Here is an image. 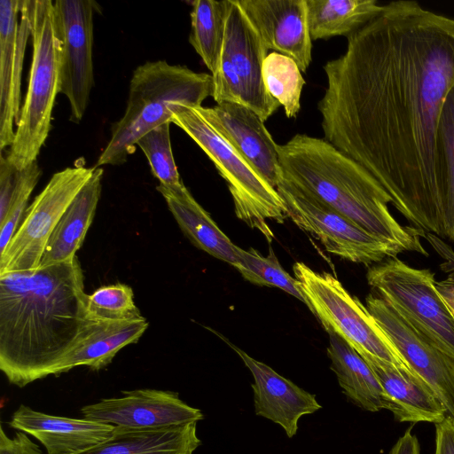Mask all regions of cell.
Masks as SVG:
<instances>
[{
	"mask_svg": "<svg viewBox=\"0 0 454 454\" xmlns=\"http://www.w3.org/2000/svg\"><path fill=\"white\" fill-rule=\"evenodd\" d=\"M327 61L325 140L366 168L413 226L444 239L436 131L454 85V18L397 0Z\"/></svg>",
	"mask_w": 454,
	"mask_h": 454,
	"instance_id": "cell-1",
	"label": "cell"
},
{
	"mask_svg": "<svg viewBox=\"0 0 454 454\" xmlns=\"http://www.w3.org/2000/svg\"><path fill=\"white\" fill-rule=\"evenodd\" d=\"M86 297L77 256L0 274V370L11 384L52 375L90 321Z\"/></svg>",
	"mask_w": 454,
	"mask_h": 454,
	"instance_id": "cell-2",
	"label": "cell"
},
{
	"mask_svg": "<svg viewBox=\"0 0 454 454\" xmlns=\"http://www.w3.org/2000/svg\"><path fill=\"white\" fill-rule=\"evenodd\" d=\"M282 178L309 192L403 253L428 255L425 232L403 226L391 214V197L362 165L326 140L297 134L278 145Z\"/></svg>",
	"mask_w": 454,
	"mask_h": 454,
	"instance_id": "cell-3",
	"label": "cell"
},
{
	"mask_svg": "<svg viewBox=\"0 0 454 454\" xmlns=\"http://www.w3.org/2000/svg\"><path fill=\"white\" fill-rule=\"evenodd\" d=\"M213 92L212 74L166 60L138 66L130 79L124 114L112 126L111 137L94 167L125 163L145 133L170 121L173 112L182 106H201Z\"/></svg>",
	"mask_w": 454,
	"mask_h": 454,
	"instance_id": "cell-4",
	"label": "cell"
},
{
	"mask_svg": "<svg viewBox=\"0 0 454 454\" xmlns=\"http://www.w3.org/2000/svg\"><path fill=\"white\" fill-rule=\"evenodd\" d=\"M30 16L33 51L28 85L5 156L18 170L36 160L51 130L52 109L60 92L61 40L54 2L31 1Z\"/></svg>",
	"mask_w": 454,
	"mask_h": 454,
	"instance_id": "cell-5",
	"label": "cell"
},
{
	"mask_svg": "<svg viewBox=\"0 0 454 454\" xmlns=\"http://www.w3.org/2000/svg\"><path fill=\"white\" fill-rule=\"evenodd\" d=\"M170 121L183 129L213 161L226 181L235 214L270 243L274 234L267 220L283 223L287 211L276 188L267 183L247 161L198 113L182 106Z\"/></svg>",
	"mask_w": 454,
	"mask_h": 454,
	"instance_id": "cell-6",
	"label": "cell"
},
{
	"mask_svg": "<svg viewBox=\"0 0 454 454\" xmlns=\"http://www.w3.org/2000/svg\"><path fill=\"white\" fill-rule=\"evenodd\" d=\"M293 270L309 309L326 332L339 335L358 354L372 355L417 377L367 308L335 277L316 272L303 262H295Z\"/></svg>",
	"mask_w": 454,
	"mask_h": 454,
	"instance_id": "cell-7",
	"label": "cell"
},
{
	"mask_svg": "<svg viewBox=\"0 0 454 454\" xmlns=\"http://www.w3.org/2000/svg\"><path fill=\"white\" fill-rule=\"evenodd\" d=\"M366 278L377 296L454 360V317L430 270L413 268L395 256L371 267Z\"/></svg>",
	"mask_w": 454,
	"mask_h": 454,
	"instance_id": "cell-8",
	"label": "cell"
},
{
	"mask_svg": "<svg viewBox=\"0 0 454 454\" xmlns=\"http://www.w3.org/2000/svg\"><path fill=\"white\" fill-rule=\"evenodd\" d=\"M268 49L237 0H229L225 35L213 98L243 105L267 121L280 104L267 91L262 66Z\"/></svg>",
	"mask_w": 454,
	"mask_h": 454,
	"instance_id": "cell-9",
	"label": "cell"
},
{
	"mask_svg": "<svg viewBox=\"0 0 454 454\" xmlns=\"http://www.w3.org/2000/svg\"><path fill=\"white\" fill-rule=\"evenodd\" d=\"M276 189L285 202L287 216L319 239L327 252L365 265L403 253L288 181L282 178Z\"/></svg>",
	"mask_w": 454,
	"mask_h": 454,
	"instance_id": "cell-10",
	"label": "cell"
},
{
	"mask_svg": "<svg viewBox=\"0 0 454 454\" xmlns=\"http://www.w3.org/2000/svg\"><path fill=\"white\" fill-rule=\"evenodd\" d=\"M94 169L76 164L52 175L27 208L19 228L0 254V274L40 268L52 231Z\"/></svg>",
	"mask_w": 454,
	"mask_h": 454,
	"instance_id": "cell-11",
	"label": "cell"
},
{
	"mask_svg": "<svg viewBox=\"0 0 454 454\" xmlns=\"http://www.w3.org/2000/svg\"><path fill=\"white\" fill-rule=\"evenodd\" d=\"M61 40L60 93L68 99L70 121L79 123L94 84L93 17L98 5L91 0L54 1Z\"/></svg>",
	"mask_w": 454,
	"mask_h": 454,
	"instance_id": "cell-12",
	"label": "cell"
},
{
	"mask_svg": "<svg viewBox=\"0 0 454 454\" xmlns=\"http://www.w3.org/2000/svg\"><path fill=\"white\" fill-rule=\"evenodd\" d=\"M366 308L390 338L411 372L423 380L454 419V360L418 333L384 300L370 294Z\"/></svg>",
	"mask_w": 454,
	"mask_h": 454,
	"instance_id": "cell-13",
	"label": "cell"
},
{
	"mask_svg": "<svg viewBox=\"0 0 454 454\" xmlns=\"http://www.w3.org/2000/svg\"><path fill=\"white\" fill-rule=\"evenodd\" d=\"M85 419L130 429H160L197 423L200 410L182 401L178 394L159 389L123 391L81 408Z\"/></svg>",
	"mask_w": 454,
	"mask_h": 454,
	"instance_id": "cell-14",
	"label": "cell"
},
{
	"mask_svg": "<svg viewBox=\"0 0 454 454\" xmlns=\"http://www.w3.org/2000/svg\"><path fill=\"white\" fill-rule=\"evenodd\" d=\"M31 1L0 2V149L11 146L20 114V82L31 35Z\"/></svg>",
	"mask_w": 454,
	"mask_h": 454,
	"instance_id": "cell-15",
	"label": "cell"
},
{
	"mask_svg": "<svg viewBox=\"0 0 454 454\" xmlns=\"http://www.w3.org/2000/svg\"><path fill=\"white\" fill-rule=\"evenodd\" d=\"M195 108L267 183L277 188L282 180L278 145L256 113L227 101Z\"/></svg>",
	"mask_w": 454,
	"mask_h": 454,
	"instance_id": "cell-16",
	"label": "cell"
},
{
	"mask_svg": "<svg viewBox=\"0 0 454 454\" xmlns=\"http://www.w3.org/2000/svg\"><path fill=\"white\" fill-rule=\"evenodd\" d=\"M269 50L293 59L301 72L311 62L307 0H237Z\"/></svg>",
	"mask_w": 454,
	"mask_h": 454,
	"instance_id": "cell-17",
	"label": "cell"
},
{
	"mask_svg": "<svg viewBox=\"0 0 454 454\" xmlns=\"http://www.w3.org/2000/svg\"><path fill=\"white\" fill-rule=\"evenodd\" d=\"M229 345L240 356L254 377L251 387L255 414L282 427L289 438L294 436L299 419L321 409L316 396L239 348L231 343Z\"/></svg>",
	"mask_w": 454,
	"mask_h": 454,
	"instance_id": "cell-18",
	"label": "cell"
},
{
	"mask_svg": "<svg viewBox=\"0 0 454 454\" xmlns=\"http://www.w3.org/2000/svg\"><path fill=\"white\" fill-rule=\"evenodd\" d=\"M9 426L38 440L47 454H82L108 439L114 426L90 420L54 416L20 404Z\"/></svg>",
	"mask_w": 454,
	"mask_h": 454,
	"instance_id": "cell-19",
	"label": "cell"
},
{
	"mask_svg": "<svg viewBox=\"0 0 454 454\" xmlns=\"http://www.w3.org/2000/svg\"><path fill=\"white\" fill-rule=\"evenodd\" d=\"M378 379L386 400V409L399 422L439 424L447 410L432 389L419 378L369 354H359Z\"/></svg>",
	"mask_w": 454,
	"mask_h": 454,
	"instance_id": "cell-20",
	"label": "cell"
},
{
	"mask_svg": "<svg viewBox=\"0 0 454 454\" xmlns=\"http://www.w3.org/2000/svg\"><path fill=\"white\" fill-rule=\"evenodd\" d=\"M148 326L143 316L121 321L90 319L74 348L58 364L52 375L82 365L93 371L106 367L121 348L137 342Z\"/></svg>",
	"mask_w": 454,
	"mask_h": 454,
	"instance_id": "cell-21",
	"label": "cell"
},
{
	"mask_svg": "<svg viewBox=\"0 0 454 454\" xmlns=\"http://www.w3.org/2000/svg\"><path fill=\"white\" fill-rule=\"evenodd\" d=\"M103 174L101 168H95L90 180L62 215L48 240L40 267L67 262L76 256L94 219Z\"/></svg>",
	"mask_w": 454,
	"mask_h": 454,
	"instance_id": "cell-22",
	"label": "cell"
},
{
	"mask_svg": "<svg viewBox=\"0 0 454 454\" xmlns=\"http://www.w3.org/2000/svg\"><path fill=\"white\" fill-rule=\"evenodd\" d=\"M157 190L180 229L194 246L233 267L237 264L239 247L221 231L184 185L169 188L159 184Z\"/></svg>",
	"mask_w": 454,
	"mask_h": 454,
	"instance_id": "cell-23",
	"label": "cell"
},
{
	"mask_svg": "<svg viewBox=\"0 0 454 454\" xmlns=\"http://www.w3.org/2000/svg\"><path fill=\"white\" fill-rule=\"evenodd\" d=\"M196 424L160 429L114 427L108 439L82 454H192L201 444Z\"/></svg>",
	"mask_w": 454,
	"mask_h": 454,
	"instance_id": "cell-24",
	"label": "cell"
},
{
	"mask_svg": "<svg viewBox=\"0 0 454 454\" xmlns=\"http://www.w3.org/2000/svg\"><path fill=\"white\" fill-rule=\"evenodd\" d=\"M327 333V356L331 360V369L345 395L367 411L386 409L383 389L366 361L339 335Z\"/></svg>",
	"mask_w": 454,
	"mask_h": 454,
	"instance_id": "cell-25",
	"label": "cell"
},
{
	"mask_svg": "<svg viewBox=\"0 0 454 454\" xmlns=\"http://www.w3.org/2000/svg\"><path fill=\"white\" fill-rule=\"evenodd\" d=\"M383 6L377 0H307L310 37L348 36L378 16Z\"/></svg>",
	"mask_w": 454,
	"mask_h": 454,
	"instance_id": "cell-26",
	"label": "cell"
},
{
	"mask_svg": "<svg viewBox=\"0 0 454 454\" xmlns=\"http://www.w3.org/2000/svg\"><path fill=\"white\" fill-rule=\"evenodd\" d=\"M192 4L189 42L213 75L223 46L229 0H195Z\"/></svg>",
	"mask_w": 454,
	"mask_h": 454,
	"instance_id": "cell-27",
	"label": "cell"
},
{
	"mask_svg": "<svg viewBox=\"0 0 454 454\" xmlns=\"http://www.w3.org/2000/svg\"><path fill=\"white\" fill-rule=\"evenodd\" d=\"M436 154L444 239L454 241V85L441 109L436 131Z\"/></svg>",
	"mask_w": 454,
	"mask_h": 454,
	"instance_id": "cell-28",
	"label": "cell"
},
{
	"mask_svg": "<svg viewBox=\"0 0 454 454\" xmlns=\"http://www.w3.org/2000/svg\"><path fill=\"white\" fill-rule=\"evenodd\" d=\"M262 78L268 93L283 106L286 117H296L305 84L297 63L290 57L270 52L263 62Z\"/></svg>",
	"mask_w": 454,
	"mask_h": 454,
	"instance_id": "cell-29",
	"label": "cell"
},
{
	"mask_svg": "<svg viewBox=\"0 0 454 454\" xmlns=\"http://www.w3.org/2000/svg\"><path fill=\"white\" fill-rule=\"evenodd\" d=\"M237 254L238 262L234 267L246 280L261 286L278 287L308 306L299 282L282 268L270 247L267 256L254 248L243 250L240 247Z\"/></svg>",
	"mask_w": 454,
	"mask_h": 454,
	"instance_id": "cell-30",
	"label": "cell"
},
{
	"mask_svg": "<svg viewBox=\"0 0 454 454\" xmlns=\"http://www.w3.org/2000/svg\"><path fill=\"white\" fill-rule=\"evenodd\" d=\"M170 123L167 121L151 129L138 139L137 145L145 153L151 171L160 184L176 188L184 184L172 153Z\"/></svg>",
	"mask_w": 454,
	"mask_h": 454,
	"instance_id": "cell-31",
	"label": "cell"
},
{
	"mask_svg": "<svg viewBox=\"0 0 454 454\" xmlns=\"http://www.w3.org/2000/svg\"><path fill=\"white\" fill-rule=\"evenodd\" d=\"M86 307L92 320L121 321L142 317L132 288L121 283L103 286L87 294Z\"/></svg>",
	"mask_w": 454,
	"mask_h": 454,
	"instance_id": "cell-32",
	"label": "cell"
},
{
	"mask_svg": "<svg viewBox=\"0 0 454 454\" xmlns=\"http://www.w3.org/2000/svg\"><path fill=\"white\" fill-rule=\"evenodd\" d=\"M42 175L37 160L20 171L18 184L13 193L9 211L0 223V254L4 252L19 228L26 212L28 199Z\"/></svg>",
	"mask_w": 454,
	"mask_h": 454,
	"instance_id": "cell-33",
	"label": "cell"
},
{
	"mask_svg": "<svg viewBox=\"0 0 454 454\" xmlns=\"http://www.w3.org/2000/svg\"><path fill=\"white\" fill-rule=\"evenodd\" d=\"M20 171L9 163L1 153L0 158V223H3L10 208L15 192Z\"/></svg>",
	"mask_w": 454,
	"mask_h": 454,
	"instance_id": "cell-34",
	"label": "cell"
},
{
	"mask_svg": "<svg viewBox=\"0 0 454 454\" xmlns=\"http://www.w3.org/2000/svg\"><path fill=\"white\" fill-rule=\"evenodd\" d=\"M0 454H42V450L24 432L18 431L10 438L1 425Z\"/></svg>",
	"mask_w": 454,
	"mask_h": 454,
	"instance_id": "cell-35",
	"label": "cell"
},
{
	"mask_svg": "<svg viewBox=\"0 0 454 454\" xmlns=\"http://www.w3.org/2000/svg\"><path fill=\"white\" fill-rule=\"evenodd\" d=\"M434 454H454V419L447 417L435 424Z\"/></svg>",
	"mask_w": 454,
	"mask_h": 454,
	"instance_id": "cell-36",
	"label": "cell"
},
{
	"mask_svg": "<svg viewBox=\"0 0 454 454\" xmlns=\"http://www.w3.org/2000/svg\"><path fill=\"white\" fill-rule=\"evenodd\" d=\"M409 427L404 434L396 441L389 454H420L419 442L415 434Z\"/></svg>",
	"mask_w": 454,
	"mask_h": 454,
	"instance_id": "cell-37",
	"label": "cell"
},
{
	"mask_svg": "<svg viewBox=\"0 0 454 454\" xmlns=\"http://www.w3.org/2000/svg\"><path fill=\"white\" fill-rule=\"evenodd\" d=\"M436 289L454 317V278H448L435 283Z\"/></svg>",
	"mask_w": 454,
	"mask_h": 454,
	"instance_id": "cell-38",
	"label": "cell"
}]
</instances>
